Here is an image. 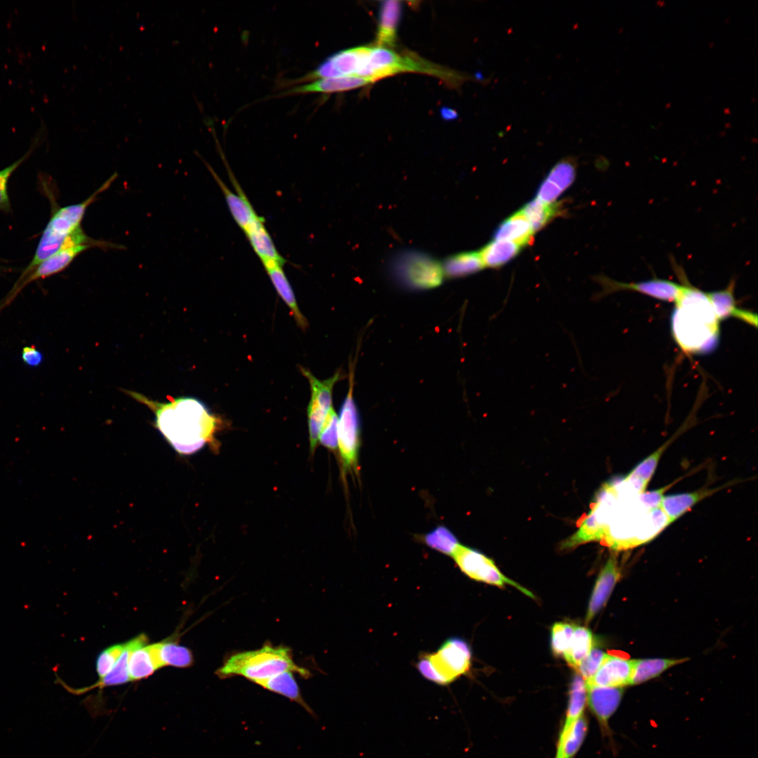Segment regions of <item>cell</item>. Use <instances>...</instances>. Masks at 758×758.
Instances as JSON below:
<instances>
[{"instance_id":"1","label":"cell","mask_w":758,"mask_h":758,"mask_svg":"<svg viewBox=\"0 0 758 758\" xmlns=\"http://www.w3.org/2000/svg\"><path fill=\"white\" fill-rule=\"evenodd\" d=\"M128 393L153 411L155 427L178 453L191 455L208 444L215 445L222 420L200 400L182 397L159 402L135 392Z\"/></svg>"},{"instance_id":"2","label":"cell","mask_w":758,"mask_h":758,"mask_svg":"<svg viewBox=\"0 0 758 758\" xmlns=\"http://www.w3.org/2000/svg\"><path fill=\"white\" fill-rule=\"evenodd\" d=\"M671 264L682 286L674 302L675 310L672 319L674 339L687 352L711 350L717 341L719 321L707 293L688 281L684 269L674 258H671Z\"/></svg>"},{"instance_id":"3","label":"cell","mask_w":758,"mask_h":758,"mask_svg":"<svg viewBox=\"0 0 758 758\" xmlns=\"http://www.w3.org/2000/svg\"><path fill=\"white\" fill-rule=\"evenodd\" d=\"M286 671L298 672L305 678L311 674L309 670L295 663L288 647L268 644L230 656L216 674L220 678L242 676L258 684Z\"/></svg>"},{"instance_id":"4","label":"cell","mask_w":758,"mask_h":758,"mask_svg":"<svg viewBox=\"0 0 758 758\" xmlns=\"http://www.w3.org/2000/svg\"><path fill=\"white\" fill-rule=\"evenodd\" d=\"M116 177V173L112 175L85 201L60 208L53 214L43 232L32 260L18 280L27 277L43 260L60 248L67 237L81 227V222L87 208L96 199L99 194L109 187Z\"/></svg>"},{"instance_id":"5","label":"cell","mask_w":758,"mask_h":758,"mask_svg":"<svg viewBox=\"0 0 758 758\" xmlns=\"http://www.w3.org/2000/svg\"><path fill=\"white\" fill-rule=\"evenodd\" d=\"M404 72H419L444 79L446 70L415 56L400 55L380 46H359L356 77L374 82Z\"/></svg>"},{"instance_id":"6","label":"cell","mask_w":758,"mask_h":758,"mask_svg":"<svg viewBox=\"0 0 758 758\" xmlns=\"http://www.w3.org/2000/svg\"><path fill=\"white\" fill-rule=\"evenodd\" d=\"M472 652L463 639H446L434 653H421L416 667L426 679L437 684L448 685L466 674L471 666Z\"/></svg>"},{"instance_id":"7","label":"cell","mask_w":758,"mask_h":758,"mask_svg":"<svg viewBox=\"0 0 758 758\" xmlns=\"http://www.w3.org/2000/svg\"><path fill=\"white\" fill-rule=\"evenodd\" d=\"M92 247L119 248V245L93 239L86 234L81 227H79L67 237L57 252L43 260L27 277L16 281L8 295L0 302V312L12 302L27 284L64 270L78 255Z\"/></svg>"},{"instance_id":"8","label":"cell","mask_w":758,"mask_h":758,"mask_svg":"<svg viewBox=\"0 0 758 758\" xmlns=\"http://www.w3.org/2000/svg\"><path fill=\"white\" fill-rule=\"evenodd\" d=\"M396 277L405 286L416 289L439 286L445 277L442 265L426 254L406 252L394 261Z\"/></svg>"},{"instance_id":"9","label":"cell","mask_w":758,"mask_h":758,"mask_svg":"<svg viewBox=\"0 0 758 758\" xmlns=\"http://www.w3.org/2000/svg\"><path fill=\"white\" fill-rule=\"evenodd\" d=\"M452 557L460 571L473 580L500 587L506 584L512 585L526 595L534 597L528 590L505 576L493 560L477 550L459 544Z\"/></svg>"},{"instance_id":"10","label":"cell","mask_w":758,"mask_h":758,"mask_svg":"<svg viewBox=\"0 0 758 758\" xmlns=\"http://www.w3.org/2000/svg\"><path fill=\"white\" fill-rule=\"evenodd\" d=\"M302 375L308 380L311 389V399L307 408L310 451L317 446L321 428L326 416L332 407V390L339 380L340 374L335 373L332 377L321 380L309 370L300 367Z\"/></svg>"},{"instance_id":"11","label":"cell","mask_w":758,"mask_h":758,"mask_svg":"<svg viewBox=\"0 0 758 758\" xmlns=\"http://www.w3.org/2000/svg\"><path fill=\"white\" fill-rule=\"evenodd\" d=\"M342 404L338 418V445L344 467H357L360 444V421L357 408L352 397V381Z\"/></svg>"},{"instance_id":"12","label":"cell","mask_w":758,"mask_h":758,"mask_svg":"<svg viewBox=\"0 0 758 758\" xmlns=\"http://www.w3.org/2000/svg\"><path fill=\"white\" fill-rule=\"evenodd\" d=\"M596 280L602 286V291L599 294V297L617 291H630L660 300L675 302L682 288L681 284L658 278L639 282L625 283L613 280L605 276H599L596 277Z\"/></svg>"},{"instance_id":"13","label":"cell","mask_w":758,"mask_h":758,"mask_svg":"<svg viewBox=\"0 0 758 758\" xmlns=\"http://www.w3.org/2000/svg\"><path fill=\"white\" fill-rule=\"evenodd\" d=\"M225 164L227 168L228 175H230V180L236 192L230 190L227 185L224 183L222 180L209 165H207V168L217 182L218 186L220 187L232 218L237 225L245 232L261 216L258 215L255 212L234 175L229 168L226 161Z\"/></svg>"},{"instance_id":"14","label":"cell","mask_w":758,"mask_h":758,"mask_svg":"<svg viewBox=\"0 0 758 758\" xmlns=\"http://www.w3.org/2000/svg\"><path fill=\"white\" fill-rule=\"evenodd\" d=\"M634 660L608 654L596 673L585 681V686L623 688L630 685Z\"/></svg>"},{"instance_id":"15","label":"cell","mask_w":758,"mask_h":758,"mask_svg":"<svg viewBox=\"0 0 758 758\" xmlns=\"http://www.w3.org/2000/svg\"><path fill=\"white\" fill-rule=\"evenodd\" d=\"M576 174V165L573 158H566L557 162L540 184L536 199L546 204L554 203L571 185Z\"/></svg>"},{"instance_id":"16","label":"cell","mask_w":758,"mask_h":758,"mask_svg":"<svg viewBox=\"0 0 758 758\" xmlns=\"http://www.w3.org/2000/svg\"><path fill=\"white\" fill-rule=\"evenodd\" d=\"M620 574L616 557L611 555L595 583L587 610L585 623H590L605 605Z\"/></svg>"},{"instance_id":"17","label":"cell","mask_w":758,"mask_h":758,"mask_svg":"<svg viewBox=\"0 0 758 758\" xmlns=\"http://www.w3.org/2000/svg\"><path fill=\"white\" fill-rule=\"evenodd\" d=\"M735 281H731L723 290L706 293L718 321L733 317L757 327V316L751 311L737 307L733 295Z\"/></svg>"},{"instance_id":"18","label":"cell","mask_w":758,"mask_h":758,"mask_svg":"<svg viewBox=\"0 0 758 758\" xmlns=\"http://www.w3.org/2000/svg\"><path fill=\"white\" fill-rule=\"evenodd\" d=\"M372 83L373 82L369 79L359 77L324 78L313 80L308 84L295 86L284 91L281 95L338 93L355 89Z\"/></svg>"},{"instance_id":"19","label":"cell","mask_w":758,"mask_h":758,"mask_svg":"<svg viewBox=\"0 0 758 758\" xmlns=\"http://www.w3.org/2000/svg\"><path fill=\"white\" fill-rule=\"evenodd\" d=\"M244 232L264 267L273 265H284L286 260L277 250L262 217Z\"/></svg>"},{"instance_id":"20","label":"cell","mask_w":758,"mask_h":758,"mask_svg":"<svg viewBox=\"0 0 758 758\" xmlns=\"http://www.w3.org/2000/svg\"><path fill=\"white\" fill-rule=\"evenodd\" d=\"M586 689L587 702L591 710L601 726L606 727L620 703L623 689L594 686Z\"/></svg>"},{"instance_id":"21","label":"cell","mask_w":758,"mask_h":758,"mask_svg":"<svg viewBox=\"0 0 758 758\" xmlns=\"http://www.w3.org/2000/svg\"><path fill=\"white\" fill-rule=\"evenodd\" d=\"M719 490L717 488H700L691 492L663 496L659 507L667 517L670 524L681 517L703 499Z\"/></svg>"},{"instance_id":"22","label":"cell","mask_w":758,"mask_h":758,"mask_svg":"<svg viewBox=\"0 0 758 758\" xmlns=\"http://www.w3.org/2000/svg\"><path fill=\"white\" fill-rule=\"evenodd\" d=\"M534 231L521 211H519L503 221L493 234L494 240H505L513 242L521 247L532 243Z\"/></svg>"},{"instance_id":"23","label":"cell","mask_w":758,"mask_h":758,"mask_svg":"<svg viewBox=\"0 0 758 758\" xmlns=\"http://www.w3.org/2000/svg\"><path fill=\"white\" fill-rule=\"evenodd\" d=\"M401 14V4L399 1L389 0L382 2L375 46L389 48L394 45Z\"/></svg>"},{"instance_id":"24","label":"cell","mask_w":758,"mask_h":758,"mask_svg":"<svg viewBox=\"0 0 758 758\" xmlns=\"http://www.w3.org/2000/svg\"><path fill=\"white\" fill-rule=\"evenodd\" d=\"M668 443L669 441L666 442L639 462L624 479L623 481L635 495L638 496L646 491Z\"/></svg>"},{"instance_id":"25","label":"cell","mask_w":758,"mask_h":758,"mask_svg":"<svg viewBox=\"0 0 758 758\" xmlns=\"http://www.w3.org/2000/svg\"><path fill=\"white\" fill-rule=\"evenodd\" d=\"M145 634H140L126 642V646L111 671L105 676L100 679L95 684L84 689L88 691L95 687L104 688L107 686H117L126 684L131 681L128 664L130 653L132 649L146 645L147 641Z\"/></svg>"},{"instance_id":"26","label":"cell","mask_w":758,"mask_h":758,"mask_svg":"<svg viewBox=\"0 0 758 758\" xmlns=\"http://www.w3.org/2000/svg\"><path fill=\"white\" fill-rule=\"evenodd\" d=\"M282 267L281 265H273L265 269L277 293L290 309L298 325L305 329L307 326V321L299 310L293 291Z\"/></svg>"},{"instance_id":"27","label":"cell","mask_w":758,"mask_h":758,"mask_svg":"<svg viewBox=\"0 0 758 758\" xmlns=\"http://www.w3.org/2000/svg\"><path fill=\"white\" fill-rule=\"evenodd\" d=\"M587 731V721L583 714L564 726L557 744L556 758H573L580 747Z\"/></svg>"},{"instance_id":"28","label":"cell","mask_w":758,"mask_h":758,"mask_svg":"<svg viewBox=\"0 0 758 758\" xmlns=\"http://www.w3.org/2000/svg\"><path fill=\"white\" fill-rule=\"evenodd\" d=\"M293 672L291 671L284 672L260 682L258 685L298 703L310 714H314L312 709L302 698Z\"/></svg>"},{"instance_id":"29","label":"cell","mask_w":758,"mask_h":758,"mask_svg":"<svg viewBox=\"0 0 758 758\" xmlns=\"http://www.w3.org/2000/svg\"><path fill=\"white\" fill-rule=\"evenodd\" d=\"M521 246L508 241L494 240L479 252L484 267L498 268L515 258Z\"/></svg>"},{"instance_id":"30","label":"cell","mask_w":758,"mask_h":758,"mask_svg":"<svg viewBox=\"0 0 758 758\" xmlns=\"http://www.w3.org/2000/svg\"><path fill=\"white\" fill-rule=\"evenodd\" d=\"M445 276L455 278L474 274L483 268L479 252H463L452 255L443 262Z\"/></svg>"},{"instance_id":"31","label":"cell","mask_w":758,"mask_h":758,"mask_svg":"<svg viewBox=\"0 0 758 758\" xmlns=\"http://www.w3.org/2000/svg\"><path fill=\"white\" fill-rule=\"evenodd\" d=\"M687 659L651 658L634 660L630 684L637 685L651 679L671 667Z\"/></svg>"},{"instance_id":"32","label":"cell","mask_w":758,"mask_h":758,"mask_svg":"<svg viewBox=\"0 0 758 758\" xmlns=\"http://www.w3.org/2000/svg\"><path fill=\"white\" fill-rule=\"evenodd\" d=\"M560 203L546 204L535 199L521 210L529 221L534 232L541 230L552 220L562 214Z\"/></svg>"},{"instance_id":"33","label":"cell","mask_w":758,"mask_h":758,"mask_svg":"<svg viewBox=\"0 0 758 758\" xmlns=\"http://www.w3.org/2000/svg\"><path fill=\"white\" fill-rule=\"evenodd\" d=\"M594 646V640L591 631L585 627L576 625L570 646L563 658L570 667L576 670Z\"/></svg>"},{"instance_id":"34","label":"cell","mask_w":758,"mask_h":758,"mask_svg":"<svg viewBox=\"0 0 758 758\" xmlns=\"http://www.w3.org/2000/svg\"><path fill=\"white\" fill-rule=\"evenodd\" d=\"M128 669L131 681L147 678L157 670L147 645L131 650L128 658Z\"/></svg>"},{"instance_id":"35","label":"cell","mask_w":758,"mask_h":758,"mask_svg":"<svg viewBox=\"0 0 758 758\" xmlns=\"http://www.w3.org/2000/svg\"><path fill=\"white\" fill-rule=\"evenodd\" d=\"M587 703V689L585 680L576 673L573 677L570 690L566 717L564 726L568 725L583 714Z\"/></svg>"},{"instance_id":"36","label":"cell","mask_w":758,"mask_h":758,"mask_svg":"<svg viewBox=\"0 0 758 758\" xmlns=\"http://www.w3.org/2000/svg\"><path fill=\"white\" fill-rule=\"evenodd\" d=\"M160 655L164 666L171 665L185 668L191 666L193 663L191 651L173 641L161 642Z\"/></svg>"},{"instance_id":"37","label":"cell","mask_w":758,"mask_h":758,"mask_svg":"<svg viewBox=\"0 0 758 758\" xmlns=\"http://www.w3.org/2000/svg\"><path fill=\"white\" fill-rule=\"evenodd\" d=\"M423 540L432 549L451 557L459 545L454 534L444 526H439L425 535Z\"/></svg>"},{"instance_id":"38","label":"cell","mask_w":758,"mask_h":758,"mask_svg":"<svg viewBox=\"0 0 758 758\" xmlns=\"http://www.w3.org/2000/svg\"><path fill=\"white\" fill-rule=\"evenodd\" d=\"M576 625L568 623H556L551 631V648L556 656H564L568 649Z\"/></svg>"},{"instance_id":"39","label":"cell","mask_w":758,"mask_h":758,"mask_svg":"<svg viewBox=\"0 0 758 758\" xmlns=\"http://www.w3.org/2000/svg\"><path fill=\"white\" fill-rule=\"evenodd\" d=\"M40 138L41 135H37L34 141V145L23 157L0 171V211L6 213L11 211V206L7 192L8 179L18 167L29 157L34 149L36 143L40 141Z\"/></svg>"},{"instance_id":"40","label":"cell","mask_w":758,"mask_h":758,"mask_svg":"<svg viewBox=\"0 0 758 758\" xmlns=\"http://www.w3.org/2000/svg\"><path fill=\"white\" fill-rule=\"evenodd\" d=\"M126 646V642L111 646L103 650L96 660V672L101 679L113 668Z\"/></svg>"},{"instance_id":"41","label":"cell","mask_w":758,"mask_h":758,"mask_svg":"<svg viewBox=\"0 0 758 758\" xmlns=\"http://www.w3.org/2000/svg\"><path fill=\"white\" fill-rule=\"evenodd\" d=\"M338 417L333 408L328 411L319 435L320 443L329 449L338 446Z\"/></svg>"},{"instance_id":"42","label":"cell","mask_w":758,"mask_h":758,"mask_svg":"<svg viewBox=\"0 0 758 758\" xmlns=\"http://www.w3.org/2000/svg\"><path fill=\"white\" fill-rule=\"evenodd\" d=\"M606 655V653L594 646L578 667L577 673L585 681L587 680L596 673Z\"/></svg>"},{"instance_id":"43","label":"cell","mask_w":758,"mask_h":758,"mask_svg":"<svg viewBox=\"0 0 758 758\" xmlns=\"http://www.w3.org/2000/svg\"><path fill=\"white\" fill-rule=\"evenodd\" d=\"M671 485L672 484L667 485L656 490L644 491L638 495V500H639L640 505L646 510H652L659 507L664 493Z\"/></svg>"},{"instance_id":"44","label":"cell","mask_w":758,"mask_h":758,"mask_svg":"<svg viewBox=\"0 0 758 758\" xmlns=\"http://www.w3.org/2000/svg\"><path fill=\"white\" fill-rule=\"evenodd\" d=\"M21 358L24 364L31 367L39 366L44 359L42 353L34 345L24 347Z\"/></svg>"},{"instance_id":"45","label":"cell","mask_w":758,"mask_h":758,"mask_svg":"<svg viewBox=\"0 0 758 758\" xmlns=\"http://www.w3.org/2000/svg\"><path fill=\"white\" fill-rule=\"evenodd\" d=\"M441 114L444 119L448 120L454 119L458 117L457 113L454 110L446 107L441 109Z\"/></svg>"}]
</instances>
